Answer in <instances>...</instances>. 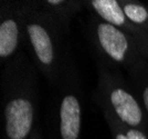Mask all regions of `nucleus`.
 Segmentation results:
<instances>
[{
    "label": "nucleus",
    "instance_id": "obj_9",
    "mask_svg": "<svg viewBox=\"0 0 148 139\" xmlns=\"http://www.w3.org/2000/svg\"><path fill=\"white\" fill-rule=\"evenodd\" d=\"M94 101L101 109L113 139H148L147 133L137 128L126 126L121 120L117 119L104 102L99 99H94Z\"/></svg>",
    "mask_w": 148,
    "mask_h": 139
},
{
    "label": "nucleus",
    "instance_id": "obj_5",
    "mask_svg": "<svg viewBox=\"0 0 148 139\" xmlns=\"http://www.w3.org/2000/svg\"><path fill=\"white\" fill-rule=\"evenodd\" d=\"M97 71V88L93 99L104 102L117 119L126 126L148 133V117L144 111L127 77L121 70H111L94 58Z\"/></svg>",
    "mask_w": 148,
    "mask_h": 139
},
{
    "label": "nucleus",
    "instance_id": "obj_12",
    "mask_svg": "<svg viewBox=\"0 0 148 139\" xmlns=\"http://www.w3.org/2000/svg\"><path fill=\"white\" fill-rule=\"evenodd\" d=\"M30 139H43V135H42V131L39 127H36V129L33 130V133L31 135Z\"/></svg>",
    "mask_w": 148,
    "mask_h": 139
},
{
    "label": "nucleus",
    "instance_id": "obj_2",
    "mask_svg": "<svg viewBox=\"0 0 148 139\" xmlns=\"http://www.w3.org/2000/svg\"><path fill=\"white\" fill-rule=\"evenodd\" d=\"M68 36L60 22L41 7L39 1H29L25 16V44L30 50L33 65L51 89L56 87L72 52Z\"/></svg>",
    "mask_w": 148,
    "mask_h": 139
},
{
    "label": "nucleus",
    "instance_id": "obj_13",
    "mask_svg": "<svg viewBox=\"0 0 148 139\" xmlns=\"http://www.w3.org/2000/svg\"><path fill=\"white\" fill-rule=\"evenodd\" d=\"M140 29H143V30H145V31H147L148 32V21L145 24V26L143 27V28H140Z\"/></svg>",
    "mask_w": 148,
    "mask_h": 139
},
{
    "label": "nucleus",
    "instance_id": "obj_10",
    "mask_svg": "<svg viewBox=\"0 0 148 139\" xmlns=\"http://www.w3.org/2000/svg\"><path fill=\"white\" fill-rule=\"evenodd\" d=\"M126 75L132 88L148 117V61L146 60Z\"/></svg>",
    "mask_w": 148,
    "mask_h": 139
},
{
    "label": "nucleus",
    "instance_id": "obj_1",
    "mask_svg": "<svg viewBox=\"0 0 148 139\" xmlns=\"http://www.w3.org/2000/svg\"><path fill=\"white\" fill-rule=\"evenodd\" d=\"M1 68L3 139H30L39 113L38 69L23 50Z\"/></svg>",
    "mask_w": 148,
    "mask_h": 139
},
{
    "label": "nucleus",
    "instance_id": "obj_4",
    "mask_svg": "<svg viewBox=\"0 0 148 139\" xmlns=\"http://www.w3.org/2000/svg\"><path fill=\"white\" fill-rule=\"evenodd\" d=\"M84 32L94 58L111 70H124L127 74L146 61L128 32L105 22L94 13H90Z\"/></svg>",
    "mask_w": 148,
    "mask_h": 139
},
{
    "label": "nucleus",
    "instance_id": "obj_8",
    "mask_svg": "<svg viewBox=\"0 0 148 139\" xmlns=\"http://www.w3.org/2000/svg\"><path fill=\"white\" fill-rule=\"evenodd\" d=\"M39 3L60 22L68 33L73 17L85 9L84 0H40Z\"/></svg>",
    "mask_w": 148,
    "mask_h": 139
},
{
    "label": "nucleus",
    "instance_id": "obj_3",
    "mask_svg": "<svg viewBox=\"0 0 148 139\" xmlns=\"http://www.w3.org/2000/svg\"><path fill=\"white\" fill-rule=\"evenodd\" d=\"M84 116L82 77L73 52L70 54L61 78L52 89L47 115L50 139H81Z\"/></svg>",
    "mask_w": 148,
    "mask_h": 139
},
{
    "label": "nucleus",
    "instance_id": "obj_7",
    "mask_svg": "<svg viewBox=\"0 0 148 139\" xmlns=\"http://www.w3.org/2000/svg\"><path fill=\"white\" fill-rule=\"evenodd\" d=\"M84 6L91 13L122 30L130 24L119 0H84Z\"/></svg>",
    "mask_w": 148,
    "mask_h": 139
},
{
    "label": "nucleus",
    "instance_id": "obj_6",
    "mask_svg": "<svg viewBox=\"0 0 148 139\" xmlns=\"http://www.w3.org/2000/svg\"><path fill=\"white\" fill-rule=\"evenodd\" d=\"M29 1H0L1 67L12 60L25 46V16Z\"/></svg>",
    "mask_w": 148,
    "mask_h": 139
},
{
    "label": "nucleus",
    "instance_id": "obj_11",
    "mask_svg": "<svg viewBox=\"0 0 148 139\" xmlns=\"http://www.w3.org/2000/svg\"><path fill=\"white\" fill-rule=\"evenodd\" d=\"M124 31L128 32L134 38L140 55L148 61V32L140 29L139 27H137L132 22L125 28Z\"/></svg>",
    "mask_w": 148,
    "mask_h": 139
}]
</instances>
